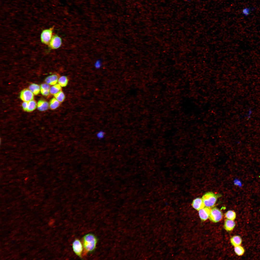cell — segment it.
Here are the masks:
<instances>
[{"mask_svg":"<svg viewBox=\"0 0 260 260\" xmlns=\"http://www.w3.org/2000/svg\"><path fill=\"white\" fill-rule=\"evenodd\" d=\"M98 240L94 234L89 233L85 235L82 239V243L85 251L87 253L93 252L96 249Z\"/></svg>","mask_w":260,"mask_h":260,"instance_id":"cell-1","label":"cell"},{"mask_svg":"<svg viewBox=\"0 0 260 260\" xmlns=\"http://www.w3.org/2000/svg\"><path fill=\"white\" fill-rule=\"evenodd\" d=\"M221 196L220 194H215L212 192L206 193L202 196V199L205 206L211 208L215 204L217 199Z\"/></svg>","mask_w":260,"mask_h":260,"instance_id":"cell-2","label":"cell"},{"mask_svg":"<svg viewBox=\"0 0 260 260\" xmlns=\"http://www.w3.org/2000/svg\"><path fill=\"white\" fill-rule=\"evenodd\" d=\"M54 27L43 30L40 35V40L43 44L48 45L52 37Z\"/></svg>","mask_w":260,"mask_h":260,"instance_id":"cell-3","label":"cell"},{"mask_svg":"<svg viewBox=\"0 0 260 260\" xmlns=\"http://www.w3.org/2000/svg\"><path fill=\"white\" fill-rule=\"evenodd\" d=\"M222 217V213L218 208L214 207L211 209L209 218L214 223L218 222L221 220Z\"/></svg>","mask_w":260,"mask_h":260,"instance_id":"cell-4","label":"cell"},{"mask_svg":"<svg viewBox=\"0 0 260 260\" xmlns=\"http://www.w3.org/2000/svg\"><path fill=\"white\" fill-rule=\"evenodd\" d=\"M83 246L82 243L78 239H75L72 244V248L75 253L81 258L83 252Z\"/></svg>","mask_w":260,"mask_h":260,"instance_id":"cell-5","label":"cell"},{"mask_svg":"<svg viewBox=\"0 0 260 260\" xmlns=\"http://www.w3.org/2000/svg\"><path fill=\"white\" fill-rule=\"evenodd\" d=\"M62 44L61 38L57 35H53L48 45L50 49H55L59 48Z\"/></svg>","mask_w":260,"mask_h":260,"instance_id":"cell-6","label":"cell"},{"mask_svg":"<svg viewBox=\"0 0 260 260\" xmlns=\"http://www.w3.org/2000/svg\"><path fill=\"white\" fill-rule=\"evenodd\" d=\"M33 94L29 89H25L21 91L20 97L23 101L28 102L33 99Z\"/></svg>","mask_w":260,"mask_h":260,"instance_id":"cell-7","label":"cell"},{"mask_svg":"<svg viewBox=\"0 0 260 260\" xmlns=\"http://www.w3.org/2000/svg\"><path fill=\"white\" fill-rule=\"evenodd\" d=\"M211 209L210 208L206 207L199 210V215L202 221H205L209 218Z\"/></svg>","mask_w":260,"mask_h":260,"instance_id":"cell-8","label":"cell"},{"mask_svg":"<svg viewBox=\"0 0 260 260\" xmlns=\"http://www.w3.org/2000/svg\"><path fill=\"white\" fill-rule=\"evenodd\" d=\"M192 205L193 208L198 211L203 208L205 206L202 199L199 197L193 200Z\"/></svg>","mask_w":260,"mask_h":260,"instance_id":"cell-9","label":"cell"},{"mask_svg":"<svg viewBox=\"0 0 260 260\" xmlns=\"http://www.w3.org/2000/svg\"><path fill=\"white\" fill-rule=\"evenodd\" d=\"M235 226V223L234 220L227 219L224 221L223 227L227 231H230L234 229Z\"/></svg>","mask_w":260,"mask_h":260,"instance_id":"cell-10","label":"cell"},{"mask_svg":"<svg viewBox=\"0 0 260 260\" xmlns=\"http://www.w3.org/2000/svg\"><path fill=\"white\" fill-rule=\"evenodd\" d=\"M49 106V103L45 100H40L38 102L37 108L40 111H44L48 109Z\"/></svg>","mask_w":260,"mask_h":260,"instance_id":"cell-11","label":"cell"},{"mask_svg":"<svg viewBox=\"0 0 260 260\" xmlns=\"http://www.w3.org/2000/svg\"><path fill=\"white\" fill-rule=\"evenodd\" d=\"M58 77L57 75L53 74L47 77L45 79L46 83L49 85H54L58 81Z\"/></svg>","mask_w":260,"mask_h":260,"instance_id":"cell-12","label":"cell"},{"mask_svg":"<svg viewBox=\"0 0 260 260\" xmlns=\"http://www.w3.org/2000/svg\"><path fill=\"white\" fill-rule=\"evenodd\" d=\"M230 241L232 245L235 247L240 245L242 242V240L240 236L235 235L231 238Z\"/></svg>","mask_w":260,"mask_h":260,"instance_id":"cell-13","label":"cell"},{"mask_svg":"<svg viewBox=\"0 0 260 260\" xmlns=\"http://www.w3.org/2000/svg\"><path fill=\"white\" fill-rule=\"evenodd\" d=\"M50 87L49 84L47 83H44L41 84L40 86V91L41 94L43 95L47 96L49 93Z\"/></svg>","mask_w":260,"mask_h":260,"instance_id":"cell-14","label":"cell"},{"mask_svg":"<svg viewBox=\"0 0 260 260\" xmlns=\"http://www.w3.org/2000/svg\"><path fill=\"white\" fill-rule=\"evenodd\" d=\"M29 89L35 95H37L39 93L40 90V86L34 83L31 84L29 86Z\"/></svg>","mask_w":260,"mask_h":260,"instance_id":"cell-15","label":"cell"},{"mask_svg":"<svg viewBox=\"0 0 260 260\" xmlns=\"http://www.w3.org/2000/svg\"><path fill=\"white\" fill-rule=\"evenodd\" d=\"M61 86L59 84H56L52 87L50 89V92L51 94L54 95L60 91Z\"/></svg>","mask_w":260,"mask_h":260,"instance_id":"cell-16","label":"cell"},{"mask_svg":"<svg viewBox=\"0 0 260 260\" xmlns=\"http://www.w3.org/2000/svg\"><path fill=\"white\" fill-rule=\"evenodd\" d=\"M225 216L227 219L234 221L236 218V214L234 211L229 210L225 213Z\"/></svg>","mask_w":260,"mask_h":260,"instance_id":"cell-17","label":"cell"},{"mask_svg":"<svg viewBox=\"0 0 260 260\" xmlns=\"http://www.w3.org/2000/svg\"><path fill=\"white\" fill-rule=\"evenodd\" d=\"M60 102L55 98H53L50 100L49 104L50 108L52 110H54L59 106Z\"/></svg>","mask_w":260,"mask_h":260,"instance_id":"cell-18","label":"cell"},{"mask_svg":"<svg viewBox=\"0 0 260 260\" xmlns=\"http://www.w3.org/2000/svg\"><path fill=\"white\" fill-rule=\"evenodd\" d=\"M37 105V103L35 101L33 100L28 101L26 111L30 112L33 111L36 108Z\"/></svg>","mask_w":260,"mask_h":260,"instance_id":"cell-19","label":"cell"},{"mask_svg":"<svg viewBox=\"0 0 260 260\" xmlns=\"http://www.w3.org/2000/svg\"><path fill=\"white\" fill-rule=\"evenodd\" d=\"M234 250L235 253L239 256L242 255L245 252L244 248L240 245L234 247Z\"/></svg>","mask_w":260,"mask_h":260,"instance_id":"cell-20","label":"cell"},{"mask_svg":"<svg viewBox=\"0 0 260 260\" xmlns=\"http://www.w3.org/2000/svg\"><path fill=\"white\" fill-rule=\"evenodd\" d=\"M58 83L62 87L66 86L68 83V80L67 77L65 76L60 77L58 80Z\"/></svg>","mask_w":260,"mask_h":260,"instance_id":"cell-21","label":"cell"},{"mask_svg":"<svg viewBox=\"0 0 260 260\" xmlns=\"http://www.w3.org/2000/svg\"><path fill=\"white\" fill-rule=\"evenodd\" d=\"M55 98L60 102H62L65 98V96L63 92L60 91L54 95Z\"/></svg>","mask_w":260,"mask_h":260,"instance_id":"cell-22","label":"cell"},{"mask_svg":"<svg viewBox=\"0 0 260 260\" xmlns=\"http://www.w3.org/2000/svg\"><path fill=\"white\" fill-rule=\"evenodd\" d=\"M253 10H254L253 8L249 7L245 8L243 10L242 13L245 16H247L250 14L251 12Z\"/></svg>","mask_w":260,"mask_h":260,"instance_id":"cell-23","label":"cell"},{"mask_svg":"<svg viewBox=\"0 0 260 260\" xmlns=\"http://www.w3.org/2000/svg\"><path fill=\"white\" fill-rule=\"evenodd\" d=\"M28 104V102L24 101L22 104V106L23 110L26 111Z\"/></svg>","mask_w":260,"mask_h":260,"instance_id":"cell-24","label":"cell"},{"mask_svg":"<svg viewBox=\"0 0 260 260\" xmlns=\"http://www.w3.org/2000/svg\"><path fill=\"white\" fill-rule=\"evenodd\" d=\"M104 133L103 131H100L97 134L98 137L99 139H102L104 136Z\"/></svg>","mask_w":260,"mask_h":260,"instance_id":"cell-25","label":"cell"},{"mask_svg":"<svg viewBox=\"0 0 260 260\" xmlns=\"http://www.w3.org/2000/svg\"><path fill=\"white\" fill-rule=\"evenodd\" d=\"M96 64V67L97 68H99L101 66V63L100 62H98Z\"/></svg>","mask_w":260,"mask_h":260,"instance_id":"cell-26","label":"cell"}]
</instances>
